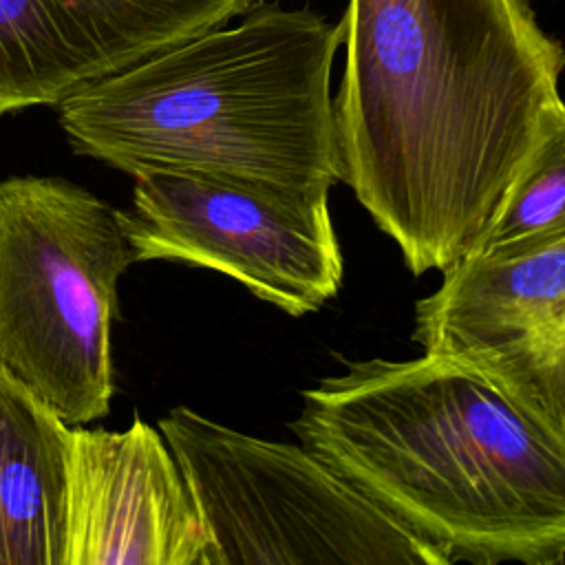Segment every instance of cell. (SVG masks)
Masks as SVG:
<instances>
[{
	"label": "cell",
	"mask_w": 565,
	"mask_h": 565,
	"mask_svg": "<svg viewBox=\"0 0 565 565\" xmlns=\"http://www.w3.org/2000/svg\"><path fill=\"white\" fill-rule=\"evenodd\" d=\"M333 97L340 181L411 274L483 245L561 104V42L525 0H349Z\"/></svg>",
	"instance_id": "cell-1"
},
{
	"label": "cell",
	"mask_w": 565,
	"mask_h": 565,
	"mask_svg": "<svg viewBox=\"0 0 565 565\" xmlns=\"http://www.w3.org/2000/svg\"><path fill=\"white\" fill-rule=\"evenodd\" d=\"M289 430L450 563H565V448L461 362H349Z\"/></svg>",
	"instance_id": "cell-2"
},
{
	"label": "cell",
	"mask_w": 565,
	"mask_h": 565,
	"mask_svg": "<svg viewBox=\"0 0 565 565\" xmlns=\"http://www.w3.org/2000/svg\"><path fill=\"white\" fill-rule=\"evenodd\" d=\"M340 24L258 4L57 104L77 154L130 177L196 170L302 192L340 181L329 90Z\"/></svg>",
	"instance_id": "cell-3"
},
{
	"label": "cell",
	"mask_w": 565,
	"mask_h": 565,
	"mask_svg": "<svg viewBox=\"0 0 565 565\" xmlns=\"http://www.w3.org/2000/svg\"><path fill=\"white\" fill-rule=\"evenodd\" d=\"M132 263L119 210L90 190L0 181V369L71 426L110 411L117 287Z\"/></svg>",
	"instance_id": "cell-4"
},
{
	"label": "cell",
	"mask_w": 565,
	"mask_h": 565,
	"mask_svg": "<svg viewBox=\"0 0 565 565\" xmlns=\"http://www.w3.org/2000/svg\"><path fill=\"white\" fill-rule=\"evenodd\" d=\"M207 541V565H450L305 444L174 406L159 419Z\"/></svg>",
	"instance_id": "cell-5"
},
{
	"label": "cell",
	"mask_w": 565,
	"mask_h": 565,
	"mask_svg": "<svg viewBox=\"0 0 565 565\" xmlns=\"http://www.w3.org/2000/svg\"><path fill=\"white\" fill-rule=\"evenodd\" d=\"M135 260H181L227 274L289 316L313 313L342 285L329 192L252 179L148 170L119 212Z\"/></svg>",
	"instance_id": "cell-6"
},
{
	"label": "cell",
	"mask_w": 565,
	"mask_h": 565,
	"mask_svg": "<svg viewBox=\"0 0 565 565\" xmlns=\"http://www.w3.org/2000/svg\"><path fill=\"white\" fill-rule=\"evenodd\" d=\"M263 0H0V115L77 88L232 22Z\"/></svg>",
	"instance_id": "cell-7"
},
{
	"label": "cell",
	"mask_w": 565,
	"mask_h": 565,
	"mask_svg": "<svg viewBox=\"0 0 565 565\" xmlns=\"http://www.w3.org/2000/svg\"><path fill=\"white\" fill-rule=\"evenodd\" d=\"M66 565H207V541L163 435L73 426Z\"/></svg>",
	"instance_id": "cell-8"
},
{
	"label": "cell",
	"mask_w": 565,
	"mask_h": 565,
	"mask_svg": "<svg viewBox=\"0 0 565 565\" xmlns=\"http://www.w3.org/2000/svg\"><path fill=\"white\" fill-rule=\"evenodd\" d=\"M415 305L413 340L446 360L488 355L565 324V236L505 256H468Z\"/></svg>",
	"instance_id": "cell-9"
},
{
	"label": "cell",
	"mask_w": 565,
	"mask_h": 565,
	"mask_svg": "<svg viewBox=\"0 0 565 565\" xmlns=\"http://www.w3.org/2000/svg\"><path fill=\"white\" fill-rule=\"evenodd\" d=\"M73 426L0 369V565H66Z\"/></svg>",
	"instance_id": "cell-10"
},
{
	"label": "cell",
	"mask_w": 565,
	"mask_h": 565,
	"mask_svg": "<svg viewBox=\"0 0 565 565\" xmlns=\"http://www.w3.org/2000/svg\"><path fill=\"white\" fill-rule=\"evenodd\" d=\"M561 236H565V102L547 113L477 256H505Z\"/></svg>",
	"instance_id": "cell-11"
},
{
	"label": "cell",
	"mask_w": 565,
	"mask_h": 565,
	"mask_svg": "<svg viewBox=\"0 0 565 565\" xmlns=\"http://www.w3.org/2000/svg\"><path fill=\"white\" fill-rule=\"evenodd\" d=\"M461 362L565 448V324L510 349Z\"/></svg>",
	"instance_id": "cell-12"
}]
</instances>
